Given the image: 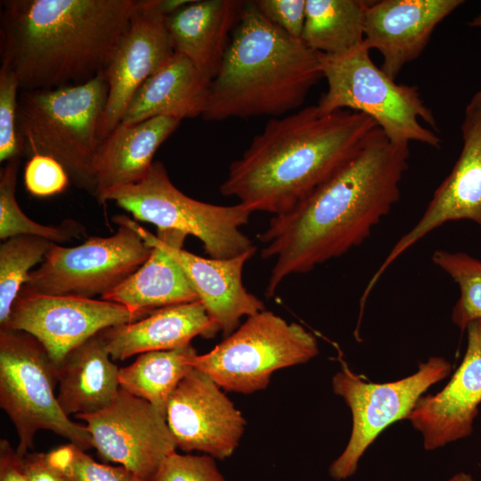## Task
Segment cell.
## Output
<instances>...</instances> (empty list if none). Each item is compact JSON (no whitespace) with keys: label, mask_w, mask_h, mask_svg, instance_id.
<instances>
[{"label":"cell","mask_w":481,"mask_h":481,"mask_svg":"<svg viewBox=\"0 0 481 481\" xmlns=\"http://www.w3.org/2000/svg\"><path fill=\"white\" fill-rule=\"evenodd\" d=\"M409 144L378 128L364 146L292 209L257 235L261 257L274 258L265 289L272 297L294 273H307L361 245L400 199Z\"/></svg>","instance_id":"cell-1"},{"label":"cell","mask_w":481,"mask_h":481,"mask_svg":"<svg viewBox=\"0 0 481 481\" xmlns=\"http://www.w3.org/2000/svg\"><path fill=\"white\" fill-rule=\"evenodd\" d=\"M349 110L322 114L316 105L271 118L220 186L251 212L282 215L349 161L378 129Z\"/></svg>","instance_id":"cell-2"},{"label":"cell","mask_w":481,"mask_h":481,"mask_svg":"<svg viewBox=\"0 0 481 481\" xmlns=\"http://www.w3.org/2000/svg\"><path fill=\"white\" fill-rule=\"evenodd\" d=\"M139 0H4L1 61L20 90L84 84L108 67Z\"/></svg>","instance_id":"cell-3"},{"label":"cell","mask_w":481,"mask_h":481,"mask_svg":"<svg viewBox=\"0 0 481 481\" xmlns=\"http://www.w3.org/2000/svg\"><path fill=\"white\" fill-rule=\"evenodd\" d=\"M322 77L318 53L267 20L246 1L202 118L280 117L298 108Z\"/></svg>","instance_id":"cell-4"},{"label":"cell","mask_w":481,"mask_h":481,"mask_svg":"<svg viewBox=\"0 0 481 481\" xmlns=\"http://www.w3.org/2000/svg\"><path fill=\"white\" fill-rule=\"evenodd\" d=\"M108 94L102 74L80 85L20 90L16 133L21 157L54 159L73 185L94 197L99 126Z\"/></svg>","instance_id":"cell-5"},{"label":"cell","mask_w":481,"mask_h":481,"mask_svg":"<svg viewBox=\"0 0 481 481\" xmlns=\"http://www.w3.org/2000/svg\"><path fill=\"white\" fill-rule=\"evenodd\" d=\"M318 55L328 86L316 104L320 113L339 110L361 112L371 118L394 143L441 147L440 136L420 123L436 127L434 113L417 86L397 84L377 67L364 41L342 53Z\"/></svg>","instance_id":"cell-6"},{"label":"cell","mask_w":481,"mask_h":481,"mask_svg":"<svg viewBox=\"0 0 481 481\" xmlns=\"http://www.w3.org/2000/svg\"><path fill=\"white\" fill-rule=\"evenodd\" d=\"M109 200L158 230L196 237L211 258L256 253L257 248L240 229L249 223L252 213L249 208L240 203L220 206L187 196L173 184L159 161H154L138 182L107 191L97 199L100 204Z\"/></svg>","instance_id":"cell-7"},{"label":"cell","mask_w":481,"mask_h":481,"mask_svg":"<svg viewBox=\"0 0 481 481\" xmlns=\"http://www.w3.org/2000/svg\"><path fill=\"white\" fill-rule=\"evenodd\" d=\"M57 365L32 335L0 330V406L14 425L17 453L24 457L36 433L50 430L83 449L94 448L86 428L61 408L54 389Z\"/></svg>","instance_id":"cell-8"},{"label":"cell","mask_w":481,"mask_h":481,"mask_svg":"<svg viewBox=\"0 0 481 481\" xmlns=\"http://www.w3.org/2000/svg\"><path fill=\"white\" fill-rule=\"evenodd\" d=\"M318 354L310 331L263 310L247 317L209 352L197 354L192 365L223 390L251 394L266 388L274 371L306 363Z\"/></svg>","instance_id":"cell-9"},{"label":"cell","mask_w":481,"mask_h":481,"mask_svg":"<svg viewBox=\"0 0 481 481\" xmlns=\"http://www.w3.org/2000/svg\"><path fill=\"white\" fill-rule=\"evenodd\" d=\"M113 220L118 227L110 236L89 237L75 247L53 242L22 289L45 295L93 298L119 285L148 259L152 247L138 233L136 222L124 215Z\"/></svg>","instance_id":"cell-10"},{"label":"cell","mask_w":481,"mask_h":481,"mask_svg":"<svg viewBox=\"0 0 481 481\" xmlns=\"http://www.w3.org/2000/svg\"><path fill=\"white\" fill-rule=\"evenodd\" d=\"M451 371L452 365L444 358L431 356L411 376L373 383L364 381L343 364L332 378V388L350 408L353 426L345 450L329 468L330 476L338 481L352 477L359 460L379 434L394 422L407 420L422 394Z\"/></svg>","instance_id":"cell-11"},{"label":"cell","mask_w":481,"mask_h":481,"mask_svg":"<svg viewBox=\"0 0 481 481\" xmlns=\"http://www.w3.org/2000/svg\"><path fill=\"white\" fill-rule=\"evenodd\" d=\"M75 418L86 422L102 459L118 463L144 481L177 448L166 417L121 387L104 408Z\"/></svg>","instance_id":"cell-12"},{"label":"cell","mask_w":481,"mask_h":481,"mask_svg":"<svg viewBox=\"0 0 481 481\" xmlns=\"http://www.w3.org/2000/svg\"><path fill=\"white\" fill-rule=\"evenodd\" d=\"M135 321L126 307L111 301L45 295L21 289L8 322L0 330L32 335L58 365L71 350L95 334Z\"/></svg>","instance_id":"cell-13"},{"label":"cell","mask_w":481,"mask_h":481,"mask_svg":"<svg viewBox=\"0 0 481 481\" xmlns=\"http://www.w3.org/2000/svg\"><path fill=\"white\" fill-rule=\"evenodd\" d=\"M166 420L177 448L230 457L238 447L246 420L223 389L193 368L171 394Z\"/></svg>","instance_id":"cell-14"},{"label":"cell","mask_w":481,"mask_h":481,"mask_svg":"<svg viewBox=\"0 0 481 481\" xmlns=\"http://www.w3.org/2000/svg\"><path fill=\"white\" fill-rule=\"evenodd\" d=\"M461 135L462 149L451 173L435 191L418 223L397 240L373 274L362 296L363 303L388 266L431 231L461 219L481 226V91L466 106Z\"/></svg>","instance_id":"cell-15"},{"label":"cell","mask_w":481,"mask_h":481,"mask_svg":"<svg viewBox=\"0 0 481 481\" xmlns=\"http://www.w3.org/2000/svg\"><path fill=\"white\" fill-rule=\"evenodd\" d=\"M165 18L158 0H139L102 73L109 94L99 126L101 143L119 125L139 86L175 54Z\"/></svg>","instance_id":"cell-16"},{"label":"cell","mask_w":481,"mask_h":481,"mask_svg":"<svg viewBox=\"0 0 481 481\" xmlns=\"http://www.w3.org/2000/svg\"><path fill=\"white\" fill-rule=\"evenodd\" d=\"M464 358L448 384L435 395H421L407 420L423 436L428 451L471 435L481 403V319L467 326Z\"/></svg>","instance_id":"cell-17"},{"label":"cell","mask_w":481,"mask_h":481,"mask_svg":"<svg viewBox=\"0 0 481 481\" xmlns=\"http://www.w3.org/2000/svg\"><path fill=\"white\" fill-rule=\"evenodd\" d=\"M462 4L461 0L371 1L365 13L364 43L380 53V69L395 79L420 55L436 26Z\"/></svg>","instance_id":"cell-18"},{"label":"cell","mask_w":481,"mask_h":481,"mask_svg":"<svg viewBox=\"0 0 481 481\" xmlns=\"http://www.w3.org/2000/svg\"><path fill=\"white\" fill-rule=\"evenodd\" d=\"M167 249L179 263L211 321L224 338L231 335L244 316L265 309L264 303L242 283L245 263L255 253L224 259L206 258L183 249L186 237L176 230H158Z\"/></svg>","instance_id":"cell-19"},{"label":"cell","mask_w":481,"mask_h":481,"mask_svg":"<svg viewBox=\"0 0 481 481\" xmlns=\"http://www.w3.org/2000/svg\"><path fill=\"white\" fill-rule=\"evenodd\" d=\"M246 1L192 0L165 18L175 53L206 77L216 76Z\"/></svg>","instance_id":"cell-20"},{"label":"cell","mask_w":481,"mask_h":481,"mask_svg":"<svg viewBox=\"0 0 481 481\" xmlns=\"http://www.w3.org/2000/svg\"><path fill=\"white\" fill-rule=\"evenodd\" d=\"M219 331L200 300L155 310L133 322L102 331L113 361L151 351L191 345L197 336L213 338Z\"/></svg>","instance_id":"cell-21"},{"label":"cell","mask_w":481,"mask_h":481,"mask_svg":"<svg viewBox=\"0 0 481 481\" xmlns=\"http://www.w3.org/2000/svg\"><path fill=\"white\" fill-rule=\"evenodd\" d=\"M136 230L152 247L150 257L124 281L103 294L101 299L124 306L137 320L163 307L199 300L163 238L159 234L153 235L137 223Z\"/></svg>","instance_id":"cell-22"},{"label":"cell","mask_w":481,"mask_h":481,"mask_svg":"<svg viewBox=\"0 0 481 481\" xmlns=\"http://www.w3.org/2000/svg\"><path fill=\"white\" fill-rule=\"evenodd\" d=\"M211 80L185 57L175 54L136 90L119 124L155 117L177 119L202 116Z\"/></svg>","instance_id":"cell-23"},{"label":"cell","mask_w":481,"mask_h":481,"mask_svg":"<svg viewBox=\"0 0 481 481\" xmlns=\"http://www.w3.org/2000/svg\"><path fill=\"white\" fill-rule=\"evenodd\" d=\"M182 120L155 117L141 122L119 124L102 143L95 161V194L135 183L153 164L158 148Z\"/></svg>","instance_id":"cell-24"},{"label":"cell","mask_w":481,"mask_h":481,"mask_svg":"<svg viewBox=\"0 0 481 481\" xmlns=\"http://www.w3.org/2000/svg\"><path fill=\"white\" fill-rule=\"evenodd\" d=\"M112 361L101 331L57 365V399L66 415L95 412L116 397L120 389L119 369Z\"/></svg>","instance_id":"cell-25"},{"label":"cell","mask_w":481,"mask_h":481,"mask_svg":"<svg viewBox=\"0 0 481 481\" xmlns=\"http://www.w3.org/2000/svg\"><path fill=\"white\" fill-rule=\"evenodd\" d=\"M301 40L318 53L338 54L364 41V19L371 1L306 0Z\"/></svg>","instance_id":"cell-26"},{"label":"cell","mask_w":481,"mask_h":481,"mask_svg":"<svg viewBox=\"0 0 481 481\" xmlns=\"http://www.w3.org/2000/svg\"><path fill=\"white\" fill-rule=\"evenodd\" d=\"M196 355L192 345L140 354L133 363L119 369L120 387L146 400L166 417L168 399L193 369L192 360Z\"/></svg>","instance_id":"cell-27"},{"label":"cell","mask_w":481,"mask_h":481,"mask_svg":"<svg viewBox=\"0 0 481 481\" xmlns=\"http://www.w3.org/2000/svg\"><path fill=\"white\" fill-rule=\"evenodd\" d=\"M20 158L8 160L0 169V239L27 235L59 244L86 235L85 227L73 219L63 220L58 225H45L22 211L15 197Z\"/></svg>","instance_id":"cell-28"},{"label":"cell","mask_w":481,"mask_h":481,"mask_svg":"<svg viewBox=\"0 0 481 481\" xmlns=\"http://www.w3.org/2000/svg\"><path fill=\"white\" fill-rule=\"evenodd\" d=\"M52 243L41 237L20 235L8 238L0 245V328L8 322L31 269L42 263Z\"/></svg>","instance_id":"cell-29"},{"label":"cell","mask_w":481,"mask_h":481,"mask_svg":"<svg viewBox=\"0 0 481 481\" xmlns=\"http://www.w3.org/2000/svg\"><path fill=\"white\" fill-rule=\"evenodd\" d=\"M432 260L459 285L461 295L452 320L464 331L471 322L481 319V261L466 253L443 249L436 250Z\"/></svg>","instance_id":"cell-30"},{"label":"cell","mask_w":481,"mask_h":481,"mask_svg":"<svg viewBox=\"0 0 481 481\" xmlns=\"http://www.w3.org/2000/svg\"><path fill=\"white\" fill-rule=\"evenodd\" d=\"M46 454L69 481H144L123 466L114 467L95 461L83 449L71 443Z\"/></svg>","instance_id":"cell-31"},{"label":"cell","mask_w":481,"mask_h":481,"mask_svg":"<svg viewBox=\"0 0 481 481\" xmlns=\"http://www.w3.org/2000/svg\"><path fill=\"white\" fill-rule=\"evenodd\" d=\"M20 86L12 69L0 67V161L21 157L16 133L17 105Z\"/></svg>","instance_id":"cell-32"},{"label":"cell","mask_w":481,"mask_h":481,"mask_svg":"<svg viewBox=\"0 0 481 481\" xmlns=\"http://www.w3.org/2000/svg\"><path fill=\"white\" fill-rule=\"evenodd\" d=\"M149 481H225V478L212 456L174 452L162 461Z\"/></svg>","instance_id":"cell-33"},{"label":"cell","mask_w":481,"mask_h":481,"mask_svg":"<svg viewBox=\"0 0 481 481\" xmlns=\"http://www.w3.org/2000/svg\"><path fill=\"white\" fill-rule=\"evenodd\" d=\"M23 178L26 190L40 198L61 193L70 183L67 172L58 161L41 154L29 159Z\"/></svg>","instance_id":"cell-34"},{"label":"cell","mask_w":481,"mask_h":481,"mask_svg":"<svg viewBox=\"0 0 481 481\" xmlns=\"http://www.w3.org/2000/svg\"><path fill=\"white\" fill-rule=\"evenodd\" d=\"M261 14L289 36L301 39L306 20V0H255Z\"/></svg>","instance_id":"cell-35"},{"label":"cell","mask_w":481,"mask_h":481,"mask_svg":"<svg viewBox=\"0 0 481 481\" xmlns=\"http://www.w3.org/2000/svg\"><path fill=\"white\" fill-rule=\"evenodd\" d=\"M23 471L28 481H69L43 452L27 453L23 457Z\"/></svg>","instance_id":"cell-36"},{"label":"cell","mask_w":481,"mask_h":481,"mask_svg":"<svg viewBox=\"0 0 481 481\" xmlns=\"http://www.w3.org/2000/svg\"><path fill=\"white\" fill-rule=\"evenodd\" d=\"M0 481H28L23 471V458L6 439L0 440Z\"/></svg>","instance_id":"cell-37"},{"label":"cell","mask_w":481,"mask_h":481,"mask_svg":"<svg viewBox=\"0 0 481 481\" xmlns=\"http://www.w3.org/2000/svg\"><path fill=\"white\" fill-rule=\"evenodd\" d=\"M448 481H473V480L470 475L461 472L453 476Z\"/></svg>","instance_id":"cell-38"},{"label":"cell","mask_w":481,"mask_h":481,"mask_svg":"<svg viewBox=\"0 0 481 481\" xmlns=\"http://www.w3.org/2000/svg\"><path fill=\"white\" fill-rule=\"evenodd\" d=\"M469 26L476 27V28H481V14L475 17L472 21L469 23Z\"/></svg>","instance_id":"cell-39"}]
</instances>
